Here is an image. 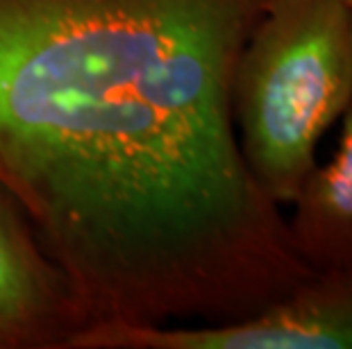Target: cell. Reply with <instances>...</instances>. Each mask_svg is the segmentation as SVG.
Listing matches in <instances>:
<instances>
[{
	"mask_svg": "<svg viewBox=\"0 0 352 349\" xmlns=\"http://www.w3.org/2000/svg\"><path fill=\"white\" fill-rule=\"evenodd\" d=\"M268 0H0V189L85 326L226 324L314 277L243 161Z\"/></svg>",
	"mask_w": 352,
	"mask_h": 349,
	"instance_id": "1",
	"label": "cell"
},
{
	"mask_svg": "<svg viewBox=\"0 0 352 349\" xmlns=\"http://www.w3.org/2000/svg\"><path fill=\"white\" fill-rule=\"evenodd\" d=\"M352 107V10L343 0H268L239 55L232 116L259 189L291 206L325 132Z\"/></svg>",
	"mask_w": 352,
	"mask_h": 349,
	"instance_id": "2",
	"label": "cell"
},
{
	"mask_svg": "<svg viewBox=\"0 0 352 349\" xmlns=\"http://www.w3.org/2000/svg\"><path fill=\"white\" fill-rule=\"evenodd\" d=\"M66 349H352V272H314L296 291L226 324H91Z\"/></svg>",
	"mask_w": 352,
	"mask_h": 349,
	"instance_id": "3",
	"label": "cell"
},
{
	"mask_svg": "<svg viewBox=\"0 0 352 349\" xmlns=\"http://www.w3.org/2000/svg\"><path fill=\"white\" fill-rule=\"evenodd\" d=\"M66 279L0 189V343L3 349H66L85 329Z\"/></svg>",
	"mask_w": 352,
	"mask_h": 349,
	"instance_id": "4",
	"label": "cell"
},
{
	"mask_svg": "<svg viewBox=\"0 0 352 349\" xmlns=\"http://www.w3.org/2000/svg\"><path fill=\"white\" fill-rule=\"evenodd\" d=\"M291 206L289 234L307 268L352 272V107L334 157L311 168Z\"/></svg>",
	"mask_w": 352,
	"mask_h": 349,
	"instance_id": "5",
	"label": "cell"
},
{
	"mask_svg": "<svg viewBox=\"0 0 352 349\" xmlns=\"http://www.w3.org/2000/svg\"><path fill=\"white\" fill-rule=\"evenodd\" d=\"M343 3H346V5L350 7V10H352V0H343Z\"/></svg>",
	"mask_w": 352,
	"mask_h": 349,
	"instance_id": "6",
	"label": "cell"
},
{
	"mask_svg": "<svg viewBox=\"0 0 352 349\" xmlns=\"http://www.w3.org/2000/svg\"><path fill=\"white\" fill-rule=\"evenodd\" d=\"M0 349H3V343H0Z\"/></svg>",
	"mask_w": 352,
	"mask_h": 349,
	"instance_id": "7",
	"label": "cell"
}]
</instances>
